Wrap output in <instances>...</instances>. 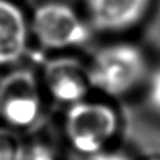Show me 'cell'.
<instances>
[{"label":"cell","instance_id":"cell-1","mask_svg":"<svg viewBox=\"0 0 160 160\" xmlns=\"http://www.w3.org/2000/svg\"><path fill=\"white\" fill-rule=\"evenodd\" d=\"M88 70L92 86L110 95H121L142 78L145 59L135 46L119 44L100 51Z\"/></svg>","mask_w":160,"mask_h":160},{"label":"cell","instance_id":"cell-2","mask_svg":"<svg viewBox=\"0 0 160 160\" xmlns=\"http://www.w3.org/2000/svg\"><path fill=\"white\" fill-rule=\"evenodd\" d=\"M117 128L115 112L101 104L78 101L66 117L65 130L71 145L79 153L90 157L104 151Z\"/></svg>","mask_w":160,"mask_h":160},{"label":"cell","instance_id":"cell-3","mask_svg":"<svg viewBox=\"0 0 160 160\" xmlns=\"http://www.w3.org/2000/svg\"><path fill=\"white\" fill-rule=\"evenodd\" d=\"M33 31L47 48L80 45L88 39V30L74 11L62 4L40 6L33 15Z\"/></svg>","mask_w":160,"mask_h":160},{"label":"cell","instance_id":"cell-4","mask_svg":"<svg viewBox=\"0 0 160 160\" xmlns=\"http://www.w3.org/2000/svg\"><path fill=\"white\" fill-rule=\"evenodd\" d=\"M40 95L30 71H14L0 81V117L12 126L31 125L39 114Z\"/></svg>","mask_w":160,"mask_h":160},{"label":"cell","instance_id":"cell-5","mask_svg":"<svg viewBox=\"0 0 160 160\" xmlns=\"http://www.w3.org/2000/svg\"><path fill=\"white\" fill-rule=\"evenodd\" d=\"M45 82L55 99L71 104L80 101L92 86L90 70L73 58L50 61L45 68Z\"/></svg>","mask_w":160,"mask_h":160},{"label":"cell","instance_id":"cell-6","mask_svg":"<svg viewBox=\"0 0 160 160\" xmlns=\"http://www.w3.org/2000/svg\"><path fill=\"white\" fill-rule=\"evenodd\" d=\"M92 21L102 31H120L139 21L150 0H90Z\"/></svg>","mask_w":160,"mask_h":160},{"label":"cell","instance_id":"cell-7","mask_svg":"<svg viewBox=\"0 0 160 160\" xmlns=\"http://www.w3.org/2000/svg\"><path fill=\"white\" fill-rule=\"evenodd\" d=\"M26 21L19 7L0 0V65L20 59L26 48Z\"/></svg>","mask_w":160,"mask_h":160},{"label":"cell","instance_id":"cell-8","mask_svg":"<svg viewBox=\"0 0 160 160\" xmlns=\"http://www.w3.org/2000/svg\"><path fill=\"white\" fill-rule=\"evenodd\" d=\"M26 147L14 131L0 127V160H25Z\"/></svg>","mask_w":160,"mask_h":160},{"label":"cell","instance_id":"cell-9","mask_svg":"<svg viewBox=\"0 0 160 160\" xmlns=\"http://www.w3.org/2000/svg\"><path fill=\"white\" fill-rule=\"evenodd\" d=\"M147 99L151 107L160 113V68L153 72L148 81Z\"/></svg>","mask_w":160,"mask_h":160},{"label":"cell","instance_id":"cell-10","mask_svg":"<svg viewBox=\"0 0 160 160\" xmlns=\"http://www.w3.org/2000/svg\"><path fill=\"white\" fill-rule=\"evenodd\" d=\"M25 160H57L54 152L48 146L34 145L30 150H26Z\"/></svg>","mask_w":160,"mask_h":160},{"label":"cell","instance_id":"cell-11","mask_svg":"<svg viewBox=\"0 0 160 160\" xmlns=\"http://www.w3.org/2000/svg\"><path fill=\"white\" fill-rule=\"evenodd\" d=\"M90 160H132L130 157H127L124 153L120 152H105L101 151L95 154L91 155Z\"/></svg>","mask_w":160,"mask_h":160},{"label":"cell","instance_id":"cell-12","mask_svg":"<svg viewBox=\"0 0 160 160\" xmlns=\"http://www.w3.org/2000/svg\"><path fill=\"white\" fill-rule=\"evenodd\" d=\"M146 160H160V158H150V159H146Z\"/></svg>","mask_w":160,"mask_h":160}]
</instances>
